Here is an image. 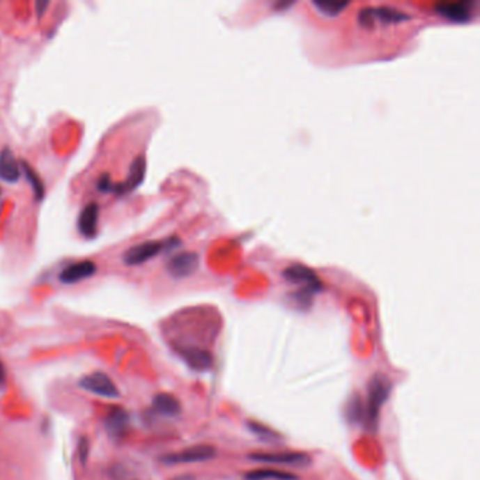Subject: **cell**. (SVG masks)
Segmentation results:
<instances>
[{"label": "cell", "instance_id": "obj_3", "mask_svg": "<svg viewBox=\"0 0 480 480\" xmlns=\"http://www.w3.org/2000/svg\"><path fill=\"white\" fill-rule=\"evenodd\" d=\"M178 244H179L178 238H171L168 241H148V242H143L140 245L131 247L124 254V262L127 265H141V263L150 261L151 258L157 256L164 249L173 248Z\"/></svg>", "mask_w": 480, "mask_h": 480}, {"label": "cell", "instance_id": "obj_11", "mask_svg": "<svg viewBox=\"0 0 480 480\" xmlns=\"http://www.w3.org/2000/svg\"><path fill=\"white\" fill-rule=\"evenodd\" d=\"M146 169H147V162L144 157H139L135 158L134 162L131 164L127 180L120 183V185H114L113 192L124 194V193H130L132 192L137 186H140V183L144 180L146 176Z\"/></svg>", "mask_w": 480, "mask_h": 480}, {"label": "cell", "instance_id": "obj_19", "mask_svg": "<svg viewBox=\"0 0 480 480\" xmlns=\"http://www.w3.org/2000/svg\"><path fill=\"white\" fill-rule=\"evenodd\" d=\"M314 8L325 16L334 17L338 16L341 12H344L348 8L347 2H313Z\"/></svg>", "mask_w": 480, "mask_h": 480}, {"label": "cell", "instance_id": "obj_10", "mask_svg": "<svg viewBox=\"0 0 480 480\" xmlns=\"http://www.w3.org/2000/svg\"><path fill=\"white\" fill-rule=\"evenodd\" d=\"M96 272V265L92 261H81L75 262L70 266H66L59 275V281L62 284H78L84 279L91 278L95 275Z\"/></svg>", "mask_w": 480, "mask_h": 480}, {"label": "cell", "instance_id": "obj_14", "mask_svg": "<svg viewBox=\"0 0 480 480\" xmlns=\"http://www.w3.org/2000/svg\"><path fill=\"white\" fill-rule=\"evenodd\" d=\"M98 219H99V206L96 203H89L86 208L79 215L78 229L81 234L86 238H93L98 230Z\"/></svg>", "mask_w": 480, "mask_h": 480}, {"label": "cell", "instance_id": "obj_17", "mask_svg": "<svg viewBox=\"0 0 480 480\" xmlns=\"http://www.w3.org/2000/svg\"><path fill=\"white\" fill-rule=\"evenodd\" d=\"M245 480H300L297 474L292 472L278 469H254L244 474Z\"/></svg>", "mask_w": 480, "mask_h": 480}, {"label": "cell", "instance_id": "obj_4", "mask_svg": "<svg viewBox=\"0 0 480 480\" xmlns=\"http://www.w3.org/2000/svg\"><path fill=\"white\" fill-rule=\"evenodd\" d=\"M217 449L213 445L201 444L186 448L180 452L168 454L162 456V462L167 465H178V463H196V462H206L216 458Z\"/></svg>", "mask_w": 480, "mask_h": 480}, {"label": "cell", "instance_id": "obj_2", "mask_svg": "<svg viewBox=\"0 0 480 480\" xmlns=\"http://www.w3.org/2000/svg\"><path fill=\"white\" fill-rule=\"evenodd\" d=\"M284 277L288 282L300 286L302 289L293 296L300 307L307 309L311 304L313 296L323 291V284L316 275V272L304 265L295 263L285 269Z\"/></svg>", "mask_w": 480, "mask_h": 480}, {"label": "cell", "instance_id": "obj_1", "mask_svg": "<svg viewBox=\"0 0 480 480\" xmlns=\"http://www.w3.org/2000/svg\"><path fill=\"white\" fill-rule=\"evenodd\" d=\"M390 393H392V382L386 375L376 373L371 378L368 383L366 401H364L365 416H364L362 426L365 427L366 431L376 433L379 419H380V410L386 404Z\"/></svg>", "mask_w": 480, "mask_h": 480}, {"label": "cell", "instance_id": "obj_13", "mask_svg": "<svg viewBox=\"0 0 480 480\" xmlns=\"http://www.w3.org/2000/svg\"><path fill=\"white\" fill-rule=\"evenodd\" d=\"M128 424H130V419H128L127 411L117 407V408H113L109 413V416L106 417L104 427L109 435L117 440L125 434Z\"/></svg>", "mask_w": 480, "mask_h": 480}, {"label": "cell", "instance_id": "obj_24", "mask_svg": "<svg viewBox=\"0 0 480 480\" xmlns=\"http://www.w3.org/2000/svg\"><path fill=\"white\" fill-rule=\"evenodd\" d=\"M45 8H48V3H45V2H37L36 3V9H37V12H38V16H41L42 13H44V9Z\"/></svg>", "mask_w": 480, "mask_h": 480}, {"label": "cell", "instance_id": "obj_7", "mask_svg": "<svg viewBox=\"0 0 480 480\" xmlns=\"http://www.w3.org/2000/svg\"><path fill=\"white\" fill-rule=\"evenodd\" d=\"M79 386L89 393L107 398H116L120 394L116 383L103 372H93L84 376L79 382Z\"/></svg>", "mask_w": 480, "mask_h": 480}, {"label": "cell", "instance_id": "obj_25", "mask_svg": "<svg viewBox=\"0 0 480 480\" xmlns=\"http://www.w3.org/2000/svg\"><path fill=\"white\" fill-rule=\"evenodd\" d=\"M6 379V369H5V365L0 362V385H2Z\"/></svg>", "mask_w": 480, "mask_h": 480}, {"label": "cell", "instance_id": "obj_15", "mask_svg": "<svg viewBox=\"0 0 480 480\" xmlns=\"http://www.w3.org/2000/svg\"><path fill=\"white\" fill-rule=\"evenodd\" d=\"M20 178V165L9 148L0 151V179L13 183Z\"/></svg>", "mask_w": 480, "mask_h": 480}, {"label": "cell", "instance_id": "obj_21", "mask_svg": "<svg viewBox=\"0 0 480 480\" xmlns=\"http://www.w3.org/2000/svg\"><path fill=\"white\" fill-rule=\"evenodd\" d=\"M23 167H24V169H26V175H27V178L30 179V182H31V185H33V189H34L37 197L41 199L42 194H44V186H42L40 178L37 176V173H36L27 164H23Z\"/></svg>", "mask_w": 480, "mask_h": 480}, {"label": "cell", "instance_id": "obj_23", "mask_svg": "<svg viewBox=\"0 0 480 480\" xmlns=\"http://www.w3.org/2000/svg\"><path fill=\"white\" fill-rule=\"evenodd\" d=\"M79 445H81V448H82V452H81V458H82V460H85L86 459V455H88V441H86V438H84L81 442H79Z\"/></svg>", "mask_w": 480, "mask_h": 480}, {"label": "cell", "instance_id": "obj_20", "mask_svg": "<svg viewBox=\"0 0 480 480\" xmlns=\"http://www.w3.org/2000/svg\"><path fill=\"white\" fill-rule=\"evenodd\" d=\"M248 430L254 435L262 438L263 441H278L279 440V434L277 431H273L269 427H266L263 424H259L256 421H249L248 423Z\"/></svg>", "mask_w": 480, "mask_h": 480}, {"label": "cell", "instance_id": "obj_18", "mask_svg": "<svg viewBox=\"0 0 480 480\" xmlns=\"http://www.w3.org/2000/svg\"><path fill=\"white\" fill-rule=\"evenodd\" d=\"M365 416L364 398L359 394H354L346 405V417L353 424H362Z\"/></svg>", "mask_w": 480, "mask_h": 480}, {"label": "cell", "instance_id": "obj_22", "mask_svg": "<svg viewBox=\"0 0 480 480\" xmlns=\"http://www.w3.org/2000/svg\"><path fill=\"white\" fill-rule=\"evenodd\" d=\"M98 187H99L100 192H109V190H113L114 185L111 183L109 175H103V176L99 179V182H98Z\"/></svg>", "mask_w": 480, "mask_h": 480}, {"label": "cell", "instance_id": "obj_6", "mask_svg": "<svg viewBox=\"0 0 480 480\" xmlns=\"http://www.w3.org/2000/svg\"><path fill=\"white\" fill-rule=\"evenodd\" d=\"M254 462L270 463V465H286L296 467H306L311 463V458L303 452H278V454H251L248 456Z\"/></svg>", "mask_w": 480, "mask_h": 480}, {"label": "cell", "instance_id": "obj_12", "mask_svg": "<svg viewBox=\"0 0 480 480\" xmlns=\"http://www.w3.org/2000/svg\"><path fill=\"white\" fill-rule=\"evenodd\" d=\"M180 358L190 366L193 371L206 372L213 366V355L201 348H183L179 351Z\"/></svg>", "mask_w": 480, "mask_h": 480}, {"label": "cell", "instance_id": "obj_9", "mask_svg": "<svg viewBox=\"0 0 480 480\" xmlns=\"http://www.w3.org/2000/svg\"><path fill=\"white\" fill-rule=\"evenodd\" d=\"M199 266V256L193 252H182L173 256L167 268L168 272L175 278H186L197 269Z\"/></svg>", "mask_w": 480, "mask_h": 480}, {"label": "cell", "instance_id": "obj_16", "mask_svg": "<svg viewBox=\"0 0 480 480\" xmlns=\"http://www.w3.org/2000/svg\"><path fill=\"white\" fill-rule=\"evenodd\" d=\"M153 407L158 415L165 417H176L180 415L182 405L179 400L169 393H160L153 400Z\"/></svg>", "mask_w": 480, "mask_h": 480}, {"label": "cell", "instance_id": "obj_8", "mask_svg": "<svg viewBox=\"0 0 480 480\" xmlns=\"http://www.w3.org/2000/svg\"><path fill=\"white\" fill-rule=\"evenodd\" d=\"M435 13L454 23H467L472 19V3L470 2H451L438 3Z\"/></svg>", "mask_w": 480, "mask_h": 480}, {"label": "cell", "instance_id": "obj_26", "mask_svg": "<svg viewBox=\"0 0 480 480\" xmlns=\"http://www.w3.org/2000/svg\"><path fill=\"white\" fill-rule=\"evenodd\" d=\"M176 480H192L190 477H180V479H176Z\"/></svg>", "mask_w": 480, "mask_h": 480}, {"label": "cell", "instance_id": "obj_5", "mask_svg": "<svg viewBox=\"0 0 480 480\" xmlns=\"http://www.w3.org/2000/svg\"><path fill=\"white\" fill-rule=\"evenodd\" d=\"M407 19H410V16L404 15L401 10L394 9V8H387V6L364 9L358 16V22L364 27H372L376 22L382 24H394V23H401Z\"/></svg>", "mask_w": 480, "mask_h": 480}]
</instances>
